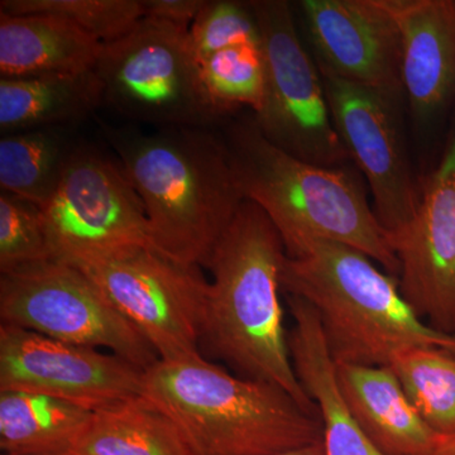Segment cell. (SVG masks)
I'll return each mask as SVG.
<instances>
[{
    "mask_svg": "<svg viewBox=\"0 0 455 455\" xmlns=\"http://www.w3.org/2000/svg\"><path fill=\"white\" fill-rule=\"evenodd\" d=\"M0 324L52 339L106 348L148 370L154 347L76 266L49 259L0 276Z\"/></svg>",
    "mask_w": 455,
    "mask_h": 455,
    "instance_id": "8",
    "label": "cell"
},
{
    "mask_svg": "<svg viewBox=\"0 0 455 455\" xmlns=\"http://www.w3.org/2000/svg\"><path fill=\"white\" fill-rule=\"evenodd\" d=\"M53 259L40 206L0 194V274Z\"/></svg>",
    "mask_w": 455,
    "mask_h": 455,
    "instance_id": "26",
    "label": "cell"
},
{
    "mask_svg": "<svg viewBox=\"0 0 455 455\" xmlns=\"http://www.w3.org/2000/svg\"><path fill=\"white\" fill-rule=\"evenodd\" d=\"M251 4L266 64L265 101L253 114L260 133L299 160L347 166L349 155L335 130L319 66L299 37L291 4L284 0Z\"/></svg>",
    "mask_w": 455,
    "mask_h": 455,
    "instance_id": "9",
    "label": "cell"
},
{
    "mask_svg": "<svg viewBox=\"0 0 455 455\" xmlns=\"http://www.w3.org/2000/svg\"><path fill=\"white\" fill-rule=\"evenodd\" d=\"M143 376L114 353L0 324V391L47 395L97 411L143 395Z\"/></svg>",
    "mask_w": 455,
    "mask_h": 455,
    "instance_id": "12",
    "label": "cell"
},
{
    "mask_svg": "<svg viewBox=\"0 0 455 455\" xmlns=\"http://www.w3.org/2000/svg\"><path fill=\"white\" fill-rule=\"evenodd\" d=\"M2 455H4V454H2Z\"/></svg>",
    "mask_w": 455,
    "mask_h": 455,
    "instance_id": "31",
    "label": "cell"
},
{
    "mask_svg": "<svg viewBox=\"0 0 455 455\" xmlns=\"http://www.w3.org/2000/svg\"><path fill=\"white\" fill-rule=\"evenodd\" d=\"M293 326L289 348L293 370L315 403L323 424L325 455H385L368 439L344 403L315 311L298 296L286 295Z\"/></svg>",
    "mask_w": 455,
    "mask_h": 455,
    "instance_id": "17",
    "label": "cell"
},
{
    "mask_svg": "<svg viewBox=\"0 0 455 455\" xmlns=\"http://www.w3.org/2000/svg\"><path fill=\"white\" fill-rule=\"evenodd\" d=\"M104 104L161 128H208L220 116L204 92L188 29L145 17L103 44L94 68Z\"/></svg>",
    "mask_w": 455,
    "mask_h": 455,
    "instance_id": "6",
    "label": "cell"
},
{
    "mask_svg": "<svg viewBox=\"0 0 455 455\" xmlns=\"http://www.w3.org/2000/svg\"><path fill=\"white\" fill-rule=\"evenodd\" d=\"M0 13L60 17L101 44L119 40L145 18L142 0H2Z\"/></svg>",
    "mask_w": 455,
    "mask_h": 455,
    "instance_id": "25",
    "label": "cell"
},
{
    "mask_svg": "<svg viewBox=\"0 0 455 455\" xmlns=\"http://www.w3.org/2000/svg\"><path fill=\"white\" fill-rule=\"evenodd\" d=\"M275 455H325V449L324 444L320 443V444L309 445V447L295 449V451H284V453Z\"/></svg>",
    "mask_w": 455,
    "mask_h": 455,
    "instance_id": "29",
    "label": "cell"
},
{
    "mask_svg": "<svg viewBox=\"0 0 455 455\" xmlns=\"http://www.w3.org/2000/svg\"><path fill=\"white\" fill-rule=\"evenodd\" d=\"M103 104V86L94 70L0 77L2 136L74 127Z\"/></svg>",
    "mask_w": 455,
    "mask_h": 455,
    "instance_id": "19",
    "label": "cell"
},
{
    "mask_svg": "<svg viewBox=\"0 0 455 455\" xmlns=\"http://www.w3.org/2000/svg\"><path fill=\"white\" fill-rule=\"evenodd\" d=\"M390 367L425 423L443 440L455 439V355L436 348L397 353Z\"/></svg>",
    "mask_w": 455,
    "mask_h": 455,
    "instance_id": "23",
    "label": "cell"
},
{
    "mask_svg": "<svg viewBox=\"0 0 455 455\" xmlns=\"http://www.w3.org/2000/svg\"><path fill=\"white\" fill-rule=\"evenodd\" d=\"M281 287L315 311L335 363L390 366L397 353L412 348L455 355V335L427 325L403 298L397 277L349 245L309 241L286 253Z\"/></svg>",
    "mask_w": 455,
    "mask_h": 455,
    "instance_id": "4",
    "label": "cell"
},
{
    "mask_svg": "<svg viewBox=\"0 0 455 455\" xmlns=\"http://www.w3.org/2000/svg\"><path fill=\"white\" fill-rule=\"evenodd\" d=\"M434 455H455V439L443 440Z\"/></svg>",
    "mask_w": 455,
    "mask_h": 455,
    "instance_id": "30",
    "label": "cell"
},
{
    "mask_svg": "<svg viewBox=\"0 0 455 455\" xmlns=\"http://www.w3.org/2000/svg\"><path fill=\"white\" fill-rule=\"evenodd\" d=\"M92 412L47 395L0 391L2 454L71 455Z\"/></svg>",
    "mask_w": 455,
    "mask_h": 455,
    "instance_id": "20",
    "label": "cell"
},
{
    "mask_svg": "<svg viewBox=\"0 0 455 455\" xmlns=\"http://www.w3.org/2000/svg\"><path fill=\"white\" fill-rule=\"evenodd\" d=\"M317 66L335 130L366 178L374 214L390 238L411 221L420 203V188L401 139V106Z\"/></svg>",
    "mask_w": 455,
    "mask_h": 455,
    "instance_id": "11",
    "label": "cell"
},
{
    "mask_svg": "<svg viewBox=\"0 0 455 455\" xmlns=\"http://www.w3.org/2000/svg\"><path fill=\"white\" fill-rule=\"evenodd\" d=\"M205 0H142L145 17L190 29Z\"/></svg>",
    "mask_w": 455,
    "mask_h": 455,
    "instance_id": "28",
    "label": "cell"
},
{
    "mask_svg": "<svg viewBox=\"0 0 455 455\" xmlns=\"http://www.w3.org/2000/svg\"><path fill=\"white\" fill-rule=\"evenodd\" d=\"M106 134L145 205L151 243L182 262L208 267L245 202L223 139L206 128Z\"/></svg>",
    "mask_w": 455,
    "mask_h": 455,
    "instance_id": "2",
    "label": "cell"
},
{
    "mask_svg": "<svg viewBox=\"0 0 455 455\" xmlns=\"http://www.w3.org/2000/svg\"><path fill=\"white\" fill-rule=\"evenodd\" d=\"M283 239L256 204L245 200L215 248L202 348L238 376L280 386L299 405L319 415L302 387L289 348L281 305Z\"/></svg>",
    "mask_w": 455,
    "mask_h": 455,
    "instance_id": "1",
    "label": "cell"
},
{
    "mask_svg": "<svg viewBox=\"0 0 455 455\" xmlns=\"http://www.w3.org/2000/svg\"><path fill=\"white\" fill-rule=\"evenodd\" d=\"M403 38V84L415 119L429 123L455 95V0H391Z\"/></svg>",
    "mask_w": 455,
    "mask_h": 455,
    "instance_id": "15",
    "label": "cell"
},
{
    "mask_svg": "<svg viewBox=\"0 0 455 455\" xmlns=\"http://www.w3.org/2000/svg\"><path fill=\"white\" fill-rule=\"evenodd\" d=\"M350 414L385 455H434L443 439L425 423L390 366L335 363Z\"/></svg>",
    "mask_w": 455,
    "mask_h": 455,
    "instance_id": "16",
    "label": "cell"
},
{
    "mask_svg": "<svg viewBox=\"0 0 455 455\" xmlns=\"http://www.w3.org/2000/svg\"><path fill=\"white\" fill-rule=\"evenodd\" d=\"M188 38L199 64L230 47L259 44V27L252 4L235 0H205L188 29Z\"/></svg>",
    "mask_w": 455,
    "mask_h": 455,
    "instance_id": "27",
    "label": "cell"
},
{
    "mask_svg": "<svg viewBox=\"0 0 455 455\" xmlns=\"http://www.w3.org/2000/svg\"><path fill=\"white\" fill-rule=\"evenodd\" d=\"M41 211L52 259L62 262L151 243L145 205L121 163L92 147H77Z\"/></svg>",
    "mask_w": 455,
    "mask_h": 455,
    "instance_id": "10",
    "label": "cell"
},
{
    "mask_svg": "<svg viewBox=\"0 0 455 455\" xmlns=\"http://www.w3.org/2000/svg\"><path fill=\"white\" fill-rule=\"evenodd\" d=\"M71 455H191L178 427L145 395L92 412Z\"/></svg>",
    "mask_w": 455,
    "mask_h": 455,
    "instance_id": "21",
    "label": "cell"
},
{
    "mask_svg": "<svg viewBox=\"0 0 455 455\" xmlns=\"http://www.w3.org/2000/svg\"><path fill=\"white\" fill-rule=\"evenodd\" d=\"M71 265L85 272L164 361L202 355L211 280L152 243L125 245Z\"/></svg>",
    "mask_w": 455,
    "mask_h": 455,
    "instance_id": "7",
    "label": "cell"
},
{
    "mask_svg": "<svg viewBox=\"0 0 455 455\" xmlns=\"http://www.w3.org/2000/svg\"><path fill=\"white\" fill-rule=\"evenodd\" d=\"M79 145L70 127L4 134L0 140L3 193L44 208L56 193Z\"/></svg>",
    "mask_w": 455,
    "mask_h": 455,
    "instance_id": "22",
    "label": "cell"
},
{
    "mask_svg": "<svg viewBox=\"0 0 455 455\" xmlns=\"http://www.w3.org/2000/svg\"><path fill=\"white\" fill-rule=\"evenodd\" d=\"M143 395L178 427L191 455H275L320 444L319 415L274 383L227 372L203 355L157 362Z\"/></svg>",
    "mask_w": 455,
    "mask_h": 455,
    "instance_id": "5",
    "label": "cell"
},
{
    "mask_svg": "<svg viewBox=\"0 0 455 455\" xmlns=\"http://www.w3.org/2000/svg\"><path fill=\"white\" fill-rule=\"evenodd\" d=\"M388 239L405 300L431 328L455 335V123L414 218Z\"/></svg>",
    "mask_w": 455,
    "mask_h": 455,
    "instance_id": "13",
    "label": "cell"
},
{
    "mask_svg": "<svg viewBox=\"0 0 455 455\" xmlns=\"http://www.w3.org/2000/svg\"><path fill=\"white\" fill-rule=\"evenodd\" d=\"M199 66L204 92L220 118L242 107L251 108L253 114L259 112L266 92V64L260 44L230 47Z\"/></svg>",
    "mask_w": 455,
    "mask_h": 455,
    "instance_id": "24",
    "label": "cell"
},
{
    "mask_svg": "<svg viewBox=\"0 0 455 455\" xmlns=\"http://www.w3.org/2000/svg\"><path fill=\"white\" fill-rule=\"evenodd\" d=\"M223 140L245 200L267 215L287 254L309 241L335 242L361 251L398 277L396 254L355 171L286 154L266 140L253 116L230 124Z\"/></svg>",
    "mask_w": 455,
    "mask_h": 455,
    "instance_id": "3",
    "label": "cell"
},
{
    "mask_svg": "<svg viewBox=\"0 0 455 455\" xmlns=\"http://www.w3.org/2000/svg\"><path fill=\"white\" fill-rule=\"evenodd\" d=\"M299 7L317 64L403 104V38L391 0H302Z\"/></svg>",
    "mask_w": 455,
    "mask_h": 455,
    "instance_id": "14",
    "label": "cell"
},
{
    "mask_svg": "<svg viewBox=\"0 0 455 455\" xmlns=\"http://www.w3.org/2000/svg\"><path fill=\"white\" fill-rule=\"evenodd\" d=\"M103 44L60 17L0 13V75L84 73L94 70Z\"/></svg>",
    "mask_w": 455,
    "mask_h": 455,
    "instance_id": "18",
    "label": "cell"
}]
</instances>
